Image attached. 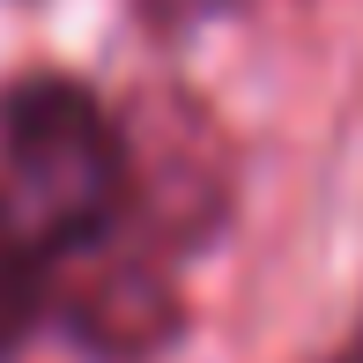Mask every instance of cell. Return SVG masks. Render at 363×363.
Instances as JSON below:
<instances>
[{
    "label": "cell",
    "instance_id": "cell-1",
    "mask_svg": "<svg viewBox=\"0 0 363 363\" xmlns=\"http://www.w3.org/2000/svg\"><path fill=\"white\" fill-rule=\"evenodd\" d=\"M0 201L23 216L45 259L126 223V126L67 74H23L0 89Z\"/></svg>",
    "mask_w": 363,
    "mask_h": 363
},
{
    "label": "cell",
    "instance_id": "cell-2",
    "mask_svg": "<svg viewBox=\"0 0 363 363\" xmlns=\"http://www.w3.org/2000/svg\"><path fill=\"white\" fill-rule=\"evenodd\" d=\"M52 311L96 363H148L186 326L163 259L111 245V230L52 259Z\"/></svg>",
    "mask_w": 363,
    "mask_h": 363
},
{
    "label": "cell",
    "instance_id": "cell-3",
    "mask_svg": "<svg viewBox=\"0 0 363 363\" xmlns=\"http://www.w3.org/2000/svg\"><path fill=\"white\" fill-rule=\"evenodd\" d=\"M45 311H52V259L23 230V216L0 201V363L38 334Z\"/></svg>",
    "mask_w": 363,
    "mask_h": 363
},
{
    "label": "cell",
    "instance_id": "cell-4",
    "mask_svg": "<svg viewBox=\"0 0 363 363\" xmlns=\"http://www.w3.org/2000/svg\"><path fill=\"white\" fill-rule=\"evenodd\" d=\"M223 8H238V0H141L148 30H193V23H208Z\"/></svg>",
    "mask_w": 363,
    "mask_h": 363
},
{
    "label": "cell",
    "instance_id": "cell-5",
    "mask_svg": "<svg viewBox=\"0 0 363 363\" xmlns=\"http://www.w3.org/2000/svg\"><path fill=\"white\" fill-rule=\"evenodd\" d=\"M326 363H363V334L349 341V349H334V356H326Z\"/></svg>",
    "mask_w": 363,
    "mask_h": 363
}]
</instances>
